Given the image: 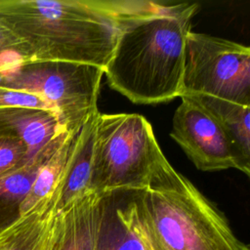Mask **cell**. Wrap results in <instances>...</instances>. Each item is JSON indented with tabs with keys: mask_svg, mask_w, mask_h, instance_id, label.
Listing matches in <instances>:
<instances>
[{
	"mask_svg": "<svg viewBox=\"0 0 250 250\" xmlns=\"http://www.w3.org/2000/svg\"><path fill=\"white\" fill-rule=\"evenodd\" d=\"M135 192L151 250H250L226 216L169 163L159 145L147 186Z\"/></svg>",
	"mask_w": 250,
	"mask_h": 250,
	"instance_id": "3957f363",
	"label": "cell"
},
{
	"mask_svg": "<svg viewBox=\"0 0 250 250\" xmlns=\"http://www.w3.org/2000/svg\"><path fill=\"white\" fill-rule=\"evenodd\" d=\"M8 107H29L54 111L52 107L37 95L0 86V108Z\"/></svg>",
	"mask_w": 250,
	"mask_h": 250,
	"instance_id": "e0dca14e",
	"label": "cell"
},
{
	"mask_svg": "<svg viewBox=\"0 0 250 250\" xmlns=\"http://www.w3.org/2000/svg\"><path fill=\"white\" fill-rule=\"evenodd\" d=\"M157 145L152 127L143 115L98 112L93 131L89 191L109 196L144 190Z\"/></svg>",
	"mask_w": 250,
	"mask_h": 250,
	"instance_id": "277c9868",
	"label": "cell"
},
{
	"mask_svg": "<svg viewBox=\"0 0 250 250\" xmlns=\"http://www.w3.org/2000/svg\"><path fill=\"white\" fill-rule=\"evenodd\" d=\"M198 8L197 3L166 5L124 29L104 68L109 86L134 104L179 97L186 39Z\"/></svg>",
	"mask_w": 250,
	"mask_h": 250,
	"instance_id": "7a4b0ae2",
	"label": "cell"
},
{
	"mask_svg": "<svg viewBox=\"0 0 250 250\" xmlns=\"http://www.w3.org/2000/svg\"><path fill=\"white\" fill-rule=\"evenodd\" d=\"M63 177L64 172L60 183L49 195L0 229V250L47 249L58 211Z\"/></svg>",
	"mask_w": 250,
	"mask_h": 250,
	"instance_id": "30bf717a",
	"label": "cell"
},
{
	"mask_svg": "<svg viewBox=\"0 0 250 250\" xmlns=\"http://www.w3.org/2000/svg\"><path fill=\"white\" fill-rule=\"evenodd\" d=\"M106 197L88 191L58 210L46 250H95Z\"/></svg>",
	"mask_w": 250,
	"mask_h": 250,
	"instance_id": "ba28073f",
	"label": "cell"
},
{
	"mask_svg": "<svg viewBox=\"0 0 250 250\" xmlns=\"http://www.w3.org/2000/svg\"><path fill=\"white\" fill-rule=\"evenodd\" d=\"M104 68L71 62H27L15 59L0 65V86L32 93L56 112L66 133L78 132L99 112L97 103Z\"/></svg>",
	"mask_w": 250,
	"mask_h": 250,
	"instance_id": "5b68a950",
	"label": "cell"
},
{
	"mask_svg": "<svg viewBox=\"0 0 250 250\" xmlns=\"http://www.w3.org/2000/svg\"><path fill=\"white\" fill-rule=\"evenodd\" d=\"M165 6L141 0H0V21L21 40L22 62L104 68L123 30Z\"/></svg>",
	"mask_w": 250,
	"mask_h": 250,
	"instance_id": "6da1fadb",
	"label": "cell"
},
{
	"mask_svg": "<svg viewBox=\"0 0 250 250\" xmlns=\"http://www.w3.org/2000/svg\"><path fill=\"white\" fill-rule=\"evenodd\" d=\"M50 155L28 162L0 176V209L19 216L21 204L29 192L40 167Z\"/></svg>",
	"mask_w": 250,
	"mask_h": 250,
	"instance_id": "9a60e30c",
	"label": "cell"
},
{
	"mask_svg": "<svg viewBox=\"0 0 250 250\" xmlns=\"http://www.w3.org/2000/svg\"><path fill=\"white\" fill-rule=\"evenodd\" d=\"M97 113L85 122L76 136L64 171L62 192L58 202V210L89 191L93 131Z\"/></svg>",
	"mask_w": 250,
	"mask_h": 250,
	"instance_id": "7c38bea8",
	"label": "cell"
},
{
	"mask_svg": "<svg viewBox=\"0 0 250 250\" xmlns=\"http://www.w3.org/2000/svg\"><path fill=\"white\" fill-rule=\"evenodd\" d=\"M78 132L68 133L61 145L42 164L29 192L20 206L19 215L27 212L55 189L62 178Z\"/></svg>",
	"mask_w": 250,
	"mask_h": 250,
	"instance_id": "5bb4252c",
	"label": "cell"
},
{
	"mask_svg": "<svg viewBox=\"0 0 250 250\" xmlns=\"http://www.w3.org/2000/svg\"><path fill=\"white\" fill-rule=\"evenodd\" d=\"M6 52L15 53L21 58L22 44L11 29L0 21V56Z\"/></svg>",
	"mask_w": 250,
	"mask_h": 250,
	"instance_id": "ac0fdd59",
	"label": "cell"
},
{
	"mask_svg": "<svg viewBox=\"0 0 250 250\" xmlns=\"http://www.w3.org/2000/svg\"><path fill=\"white\" fill-rule=\"evenodd\" d=\"M28 163L25 146L18 139L0 137V176Z\"/></svg>",
	"mask_w": 250,
	"mask_h": 250,
	"instance_id": "2e32d148",
	"label": "cell"
},
{
	"mask_svg": "<svg viewBox=\"0 0 250 250\" xmlns=\"http://www.w3.org/2000/svg\"><path fill=\"white\" fill-rule=\"evenodd\" d=\"M186 98L196 102L211 113L226 130L239 151L250 160V105L205 95Z\"/></svg>",
	"mask_w": 250,
	"mask_h": 250,
	"instance_id": "4fadbf2b",
	"label": "cell"
},
{
	"mask_svg": "<svg viewBox=\"0 0 250 250\" xmlns=\"http://www.w3.org/2000/svg\"><path fill=\"white\" fill-rule=\"evenodd\" d=\"M205 95L250 105V48L189 31L180 98Z\"/></svg>",
	"mask_w": 250,
	"mask_h": 250,
	"instance_id": "8992f818",
	"label": "cell"
},
{
	"mask_svg": "<svg viewBox=\"0 0 250 250\" xmlns=\"http://www.w3.org/2000/svg\"><path fill=\"white\" fill-rule=\"evenodd\" d=\"M134 195L117 200L106 197L101 232L95 250H151L145 234Z\"/></svg>",
	"mask_w": 250,
	"mask_h": 250,
	"instance_id": "8fae6325",
	"label": "cell"
},
{
	"mask_svg": "<svg viewBox=\"0 0 250 250\" xmlns=\"http://www.w3.org/2000/svg\"><path fill=\"white\" fill-rule=\"evenodd\" d=\"M67 134L52 110L0 108V137L20 140L26 147L27 162L52 154Z\"/></svg>",
	"mask_w": 250,
	"mask_h": 250,
	"instance_id": "9c48e42d",
	"label": "cell"
},
{
	"mask_svg": "<svg viewBox=\"0 0 250 250\" xmlns=\"http://www.w3.org/2000/svg\"><path fill=\"white\" fill-rule=\"evenodd\" d=\"M174 112L170 136L201 171L234 168L250 175V160L218 120L196 102L183 97Z\"/></svg>",
	"mask_w": 250,
	"mask_h": 250,
	"instance_id": "52a82bcc",
	"label": "cell"
}]
</instances>
